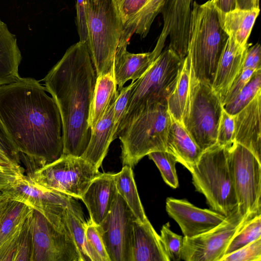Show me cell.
Returning <instances> with one entry per match:
<instances>
[{
  "label": "cell",
  "mask_w": 261,
  "mask_h": 261,
  "mask_svg": "<svg viewBox=\"0 0 261 261\" xmlns=\"http://www.w3.org/2000/svg\"><path fill=\"white\" fill-rule=\"evenodd\" d=\"M164 0H147L125 33L120 37L119 46L127 47L132 35L136 33L141 38L148 34L156 16L160 13Z\"/></svg>",
  "instance_id": "cell-30"
},
{
  "label": "cell",
  "mask_w": 261,
  "mask_h": 261,
  "mask_svg": "<svg viewBox=\"0 0 261 261\" xmlns=\"http://www.w3.org/2000/svg\"><path fill=\"white\" fill-rule=\"evenodd\" d=\"M0 159L19 168L20 165V154L15 144L0 119Z\"/></svg>",
  "instance_id": "cell-37"
},
{
  "label": "cell",
  "mask_w": 261,
  "mask_h": 261,
  "mask_svg": "<svg viewBox=\"0 0 261 261\" xmlns=\"http://www.w3.org/2000/svg\"><path fill=\"white\" fill-rule=\"evenodd\" d=\"M249 46L250 44L241 46L231 37L228 36L211 84L212 89L220 97L221 101L241 73Z\"/></svg>",
  "instance_id": "cell-21"
},
{
  "label": "cell",
  "mask_w": 261,
  "mask_h": 261,
  "mask_svg": "<svg viewBox=\"0 0 261 261\" xmlns=\"http://www.w3.org/2000/svg\"><path fill=\"white\" fill-rule=\"evenodd\" d=\"M7 197V195H6L2 191H0V206L4 200Z\"/></svg>",
  "instance_id": "cell-48"
},
{
  "label": "cell",
  "mask_w": 261,
  "mask_h": 261,
  "mask_svg": "<svg viewBox=\"0 0 261 261\" xmlns=\"http://www.w3.org/2000/svg\"><path fill=\"white\" fill-rule=\"evenodd\" d=\"M115 174L100 173L91 182L81 199L86 206L90 220L99 225L109 212L117 194Z\"/></svg>",
  "instance_id": "cell-19"
},
{
  "label": "cell",
  "mask_w": 261,
  "mask_h": 261,
  "mask_svg": "<svg viewBox=\"0 0 261 261\" xmlns=\"http://www.w3.org/2000/svg\"><path fill=\"white\" fill-rule=\"evenodd\" d=\"M192 0H164L161 12L163 26L156 44L164 46L169 38L168 48L182 60L188 55V34Z\"/></svg>",
  "instance_id": "cell-15"
},
{
  "label": "cell",
  "mask_w": 261,
  "mask_h": 261,
  "mask_svg": "<svg viewBox=\"0 0 261 261\" xmlns=\"http://www.w3.org/2000/svg\"><path fill=\"white\" fill-rule=\"evenodd\" d=\"M64 214L81 261H91L85 233L86 222L67 208H65Z\"/></svg>",
  "instance_id": "cell-33"
},
{
  "label": "cell",
  "mask_w": 261,
  "mask_h": 261,
  "mask_svg": "<svg viewBox=\"0 0 261 261\" xmlns=\"http://www.w3.org/2000/svg\"><path fill=\"white\" fill-rule=\"evenodd\" d=\"M252 217L242 215L237 207L223 222L212 229L194 237H184L181 259L221 261L233 236Z\"/></svg>",
  "instance_id": "cell-12"
},
{
  "label": "cell",
  "mask_w": 261,
  "mask_h": 261,
  "mask_svg": "<svg viewBox=\"0 0 261 261\" xmlns=\"http://www.w3.org/2000/svg\"><path fill=\"white\" fill-rule=\"evenodd\" d=\"M24 173V169L0 164V191L9 188Z\"/></svg>",
  "instance_id": "cell-45"
},
{
  "label": "cell",
  "mask_w": 261,
  "mask_h": 261,
  "mask_svg": "<svg viewBox=\"0 0 261 261\" xmlns=\"http://www.w3.org/2000/svg\"><path fill=\"white\" fill-rule=\"evenodd\" d=\"M234 142V117L223 108L217 133V143L230 147Z\"/></svg>",
  "instance_id": "cell-40"
},
{
  "label": "cell",
  "mask_w": 261,
  "mask_h": 261,
  "mask_svg": "<svg viewBox=\"0 0 261 261\" xmlns=\"http://www.w3.org/2000/svg\"><path fill=\"white\" fill-rule=\"evenodd\" d=\"M234 117V142L246 148L260 162L261 91Z\"/></svg>",
  "instance_id": "cell-18"
},
{
  "label": "cell",
  "mask_w": 261,
  "mask_h": 261,
  "mask_svg": "<svg viewBox=\"0 0 261 261\" xmlns=\"http://www.w3.org/2000/svg\"><path fill=\"white\" fill-rule=\"evenodd\" d=\"M133 213L117 193L111 208L97 225L110 261H133Z\"/></svg>",
  "instance_id": "cell-13"
},
{
  "label": "cell",
  "mask_w": 261,
  "mask_h": 261,
  "mask_svg": "<svg viewBox=\"0 0 261 261\" xmlns=\"http://www.w3.org/2000/svg\"><path fill=\"white\" fill-rule=\"evenodd\" d=\"M163 47L158 44L150 52L134 54L127 47H118L116 52L113 74L119 91L129 80L135 81L142 76L162 52Z\"/></svg>",
  "instance_id": "cell-20"
},
{
  "label": "cell",
  "mask_w": 261,
  "mask_h": 261,
  "mask_svg": "<svg viewBox=\"0 0 261 261\" xmlns=\"http://www.w3.org/2000/svg\"><path fill=\"white\" fill-rule=\"evenodd\" d=\"M159 169L164 181L170 187L176 189L178 186V180L175 165V158L167 151H158L147 155Z\"/></svg>",
  "instance_id": "cell-34"
},
{
  "label": "cell",
  "mask_w": 261,
  "mask_h": 261,
  "mask_svg": "<svg viewBox=\"0 0 261 261\" xmlns=\"http://www.w3.org/2000/svg\"><path fill=\"white\" fill-rule=\"evenodd\" d=\"M261 69L255 71L250 81L234 99L224 105L223 109L228 114L234 115L247 106L261 91Z\"/></svg>",
  "instance_id": "cell-32"
},
{
  "label": "cell",
  "mask_w": 261,
  "mask_h": 261,
  "mask_svg": "<svg viewBox=\"0 0 261 261\" xmlns=\"http://www.w3.org/2000/svg\"><path fill=\"white\" fill-rule=\"evenodd\" d=\"M44 87L32 77L0 86V119L20 154L27 173L63 153L58 107Z\"/></svg>",
  "instance_id": "cell-1"
},
{
  "label": "cell",
  "mask_w": 261,
  "mask_h": 261,
  "mask_svg": "<svg viewBox=\"0 0 261 261\" xmlns=\"http://www.w3.org/2000/svg\"><path fill=\"white\" fill-rule=\"evenodd\" d=\"M96 78L87 43L79 41L67 49L42 80L61 115L63 154L81 156L88 146L91 132L88 120Z\"/></svg>",
  "instance_id": "cell-2"
},
{
  "label": "cell",
  "mask_w": 261,
  "mask_h": 261,
  "mask_svg": "<svg viewBox=\"0 0 261 261\" xmlns=\"http://www.w3.org/2000/svg\"><path fill=\"white\" fill-rule=\"evenodd\" d=\"M219 22L228 36L241 46H246L248 38L259 13V8L243 9L236 8L222 12L217 7Z\"/></svg>",
  "instance_id": "cell-25"
},
{
  "label": "cell",
  "mask_w": 261,
  "mask_h": 261,
  "mask_svg": "<svg viewBox=\"0 0 261 261\" xmlns=\"http://www.w3.org/2000/svg\"><path fill=\"white\" fill-rule=\"evenodd\" d=\"M136 84V81H132L129 85L123 87L118 91V95L116 99L113 110V140L118 137V131L125 115L129 98Z\"/></svg>",
  "instance_id": "cell-38"
},
{
  "label": "cell",
  "mask_w": 261,
  "mask_h": 261,
  "mask_svg": "<svg viewBox=\"0 0 261 261\" xmlns=\"http://www.w3.org/2000/svg\"><path fill=\"white\" fill-rule=\"evenodd\" d=\"M115 181L117 193L124 199L135 218L144 222L148 218L139 196L132 168L123 166L121 170L115 174Z\"/></svg>",
  "instance_id": "cell-29"
},
{
  "label": "cell",
  "mask_w": 261,
  "mask_h": 261,
  "mask_svg": "<svg viewBox=\"0 0 261 261\" xmlns=\"http://www.w3.org/2000/svg\"><path fill=\"white\" fill-rule=\"evenodd\" d=\"M0 164H3V165H9V166H12V167H14L17 168V167H14V166H12V165H10V164H8V163H6V162H5L3 161H2V160H1V159H0ZM19 169H24V168H19Z\"/></svg>",
  "instance_id": "cell-49"
},
{
  "label": "cell",
  "mask_w": 261,
  "mask_h": 261,
  "mask_svg": "<svg viewBox=\"0 0 261 261\" xmlns=\"http://www.w3.org/2000/svg\"><path fill=\"white\" fill-rule=\"evenodd\" d=\"M85 233L91 261H110L97 225L89 220L85 224Z\"/></svg>",
  "instance_id": "cell-35"
},
{
  "label": "cell",
  "mask_w": 261,
  "mask_h": 261,
  "mask_svg": "<svg viewBox=\"0 0 261 261\" xmlns=\"http://www.w3.org/2000/svg\"><path fill=\"white\" fill-rule=\"evenodd\" d=\"M32 213L33 211L25 222L14 255L13 261H30L32 248L31 223Z\"/></svg>",
  "instance_id": "cell-41"
},
{
  "label": "cell",
  "mask_w": 261,
  "mask_h": 261,
  "mask_svg": "<svg viewBox=\"0 0 261 261\" xmlns=\"http://www.w3.org/2000/svg\"><path fill=\"white\" fill-rule=\"evenodd\" d=\"M228 35L221 27L213 0L193 3L188 34V54L193 77L212 84Z\"/></svg>",
  "instance_id": "cell-3"
},
{
  "label": "cell",
  "mask_w": 261,
  "mask_h": 261,
  "mask_svg": "<svg viewBox=\"0 0 261 261\" xmlns=\"http://www.w3.org/2000/svg\"><path fill=\"white\" fill-rule=\"evenodd\" d=\"M229 158L238 211L243 216L261 214V162L236 142L229 148Z\"/></svg>",
  "instance_id": "cell-10"
},
{
  "label": "cell",
  "mask_w": 261,
  "mask_h": 261,
  "mask_svg": "<svg viewBox=\"0 0 261 261\" xmlns=\"http://www.w3.org/2000/svg\"><path fill=\"white\" fill-rule=\"evenodd\" d=\"M160 236L170 261L181 260L183 237L173 232L169 222L163 225Z\"/></svg>",
  "instance_id": "cell-36"
},
{
  "label": "cell",
  "mask_w": 261,
  "mask_h": 261,
  "mask_svg": "<svg viewBox=\"0 0 261 261\" xmlns=\"http://www.w3.org/2000/svg\"><path fill=\"white\" fill-rule=\"evenodd\" d=\"M87 43L96 75L113 72L121 22L115 0H88Z\"/></svg>",
  "instance_id": "cell-7"
},
{
  "label": "cell",
  "mask_w": 261,
  "mask_h": 261,
  "mask_svg": "<svg viewBox=\"0 0 261 261\" xmlns=\"http://www.w3.org/2000/svg\"><path fill=\"white\" fill-rule=\"evenodd\" d=\"M182 64L183 61L167 48L161 53L147 71L136 80L118 134L147 107L155 103L167 104Z\"/></svg>",
  "instance_id": "cell-6"
},
{
  "label": "cell",
  "mask_w": 261,
  "mask_h": 261,
  "mask_svg": "<svg viewBox=\"0 0 261 261\" xmlns=\"http://www.w3.org/2000/svg\"><path fill=\"white\" fill-rule=\"evenodd\" d=\"M100 172L81 156L62 154L58 160L25 175L47 189L81 199Z\"/></svg>",
  "instance_id": "cell-8"
},
{
  "label": "cell",
  "mask_w": 261,
  "mask_h": 261,
  "mask_svg": "<svg viewBox=\"0 0 261 261\" xmlns=\"http://www.w3.org/2000/svg\"><path fill=\"white\" fill-rule=\"evenodd\" d=\"M21 59L16 35L0 19V86L13 83L20 77L18 67Z\"/></svg>",
  "instance_id": "cell-26"
},
{
  "label": "cell",
  "mask_w": 261,
  "mask_h": 261,
  "mask_svg": "<svg viewBox=\"0 0 261 261\" xmlns=\"http://www.w3.org/2000/svg\"><path fill=\"white\" fill-rule=\"evenodd\" d=\"M166 210L179 226L184 237L192 238L221 224L226 216L214 210L198 207L186 199L167 198Z\"/></svg>",
  "instance_id": "cell-16"
},
{
  "label": "cell",
  "mask_w": 261,
  "mask_h": 261,
  "mask_svg": "<svg viewBox=\"0 0 261 261\" xmlns=\"http://www.w3.org/2000/svg\"><path fill=\"white\" fill-rule=\"evenodd\" d=\"M261 238L224 255L221 261H260Z\"/></svg>",
  "instance_id": "cell-42"
},
{
  "label": "cell",
  "mask_w": 261,
  "mask_h": 261,
  "mask_svg": "<svg viewBox=\"0 0 261 261\" xmlns=\"http://www.w3.org/2000/svg\"><path fill=\"white\" fill-rule=\"evenodd\" d=\"M222 110L221 99L211 84L197 81L192 75L189 110L182 124L203 151L217 143Z\"/></svg>",
  "instance_id": "cell-9"
},
{
  "label": "cell",
  "mask_w": 261,
  "mask_h": 261,
  "mask_svg": "<svg viewBox=\"0 0 261 261\" xmlns=\"http://www.w3.org/2000/svg\"><path fill=\"white\" fill-rule=\"evenodd\" d=\"M166 151L171 153L177 162L190 172L203 151L190 136L184 125L172 117L167 136Z\"/></svg>",
  "instance_id": "cell-23"
},
{
  "label": "cell",
  "mask_w": 261,
  "mask_h": 261,
  "mask_svg": "<svg viewBox=\"0 0 261 261\" xmlns=\"http://www.w3.org/2000/svg\"><path fill=\"white\" fill-rule=\"evenodd\" d=\"M33 211L8 196L0 206V261H13L25 222Z\"/></svg>",
  "instance_id": "cell-17"
},
{
  "label": "cell",
  "mask_w": 261,
  "mask_h": 261,
  "mask_svg": "<svg viewBox=\"0 0 261 261\" xmlns=\"http://www.w3.org/2000/svg\"><path fill=\"white\" fill-rule=\"evenodd\" d=\"M2 191L10 199L24 203L38 211L46 219L52 216L60 207L63 206L85 220L81 206L73 197L43 188L25 175Z\"/></svg>",
  "instance_id": "cell-14"
},
{
  "label": "cell",
  "mask_w": 261,
  "mask_h": 261,
  "mask_svg": "<svg viewBox=\"0 0 261 261\" xmlns=\"http://www.w3.org/2000/svg\"><path fill=\"white\" fill-rule=\"evenodd\" d=\"M88 0H76V24L80 41L87 43L88 30L87 25Z\"/></svg>",
  "instance_id": "cell-43"
},
{
  "label": "cell",
  "mask_w": 261,
  "mask_h": 261,
  "mask_svg": "<svg viewBox=\"0 0 261 261\" xmlns=\"http://www.w3.org/2000/svg\"><path fill=\"white\" fill-rule=\"evenodd\" d=\"M216 7L222 12H228L236 8V0H213Z\"/></svg>",
  "instance_id": "cell-47"
},
{
  "label": "cell",
  "mask_w": 261,
  "mask_h": 261,
  "mask_svg": "<svg viewBox=\"0 0 261 261\" xmlns=\"http://www.w3.org/2000/svg\"><path fill=\"white\" fill-rule=\"evenodd\" d=\"M121 22L120 37L125 33L147 0H115Z\"/></svg>",
  "instance_id": "cell-39"
},
{
  "label": "cell",
  "mask_w": 261,
  "mask_h": 261,
  "mask_svg": "<svg viewBox=\"0 0 261 261\" xmlns=\"http://www.w3.org/2000/svg\"><path fill=\"white\" fill-rule=\"evenodd\" d=\"M116 99L94 127L91 129L89 143L81 156L97 169L101 166L107 154L109 146L114 141L113 116Z\"/></svg>",
  "instance_id": "cell-24"
},
{
  "label": "cell",
  "mask_w": 261,
  "mask_h": 261,
  "mask_svg": "<svg viewBox=\"0 0 261 261\" xmlns=\"http://www.w3.org/2000/svg\"><path fill=\"white\" fill-rule=\"evenodd\" d=\"M192 75L190 58L188 54L183 61L176 84L167 104L171 117L182 124L189 110Z\"/></svg>",
  "instance_id": "cell-27"
},
{
  "label": "cell",
  "mask_w": 261,
  "mask_h": 261,
  "mask_svg": "<svg viewBox=\"0 0 261 261\" xmlns=\"http://www.w3.org/2000/svg\"><path fill=\"white\" fill-rule=\"evenodd\" d=\"M117 88L113 72L97 76L88 120L91 130L117 98Z\"/></svg>",
  "instance_id": "cell-28"
},
{
  "label": "cell",
  "mask_w": 261,
  "mask_h": 261,
  "mask_svg": "<svg viewBox=\"0 0 261 261\" xmlns=\"http://www.w3.org/2000/svg\"><path fill=\"white\" fill-rule=\"evenodd\" d=\"M261 238V214L248 219L230 240L225 255Z\"/></svg>",
  "instance_id": "cell-31"
},
{
  "label": "cell",
  "mask_w": 261,
  "mask_h": 261,
  "mask_svg": "<svg viewBox=\"0 0 261 261\" xmlns=\"http://www.w3.org/2000/svg\"><path fill=\"white\" fill-rule=\"evenodd\" d=\"M133 261H170L160 236L147 219L133 221Z\"/></svg>",
  "instance_id": "cell-22"
},
{
  "label": "cell",
  "mask_w": 261,
  "mask_h": 261,
  "mask_svg": "<svg viewBox=\"0 0 261 261\" xmlns=\"http://www.w3.org/2000/svg\"><path fill=\"white\" fill-rule=\"evenodd\" d=\"M243 69H250L254 71L261 69V47L258 43L247 48Z\"/></svg>",
  "instance_id": "cell-46"
},
{
  "label": "cell",
  "mask_w": 261,
  "mask_h": 261,
  "mask_svg": "<svg viewBox=\"0 0 261 261\" xmlns=\"http://www.w3.org/2000/svg\"><path fill=\"white\" fill-rule=\"evenodd\" d=\"M172 117L167 103L145 108L118 134L121 143L122 165L132 168L150 152L166 151Z\"/></svg>",
  "instance_id": "cell-5"
},
{
  "label": "cell",
  "mask_w": 261,
  "mask_h": 261,
  "mask_svg": "<svg viewBox=\"0 0 261 261\" xmlns=\"http://www.w3.org/2000/svg\"><path fill=\"white\" fill-rule=\"evenodd\" d=\"M30 261H81L68 226L59 228L33 209Z\"/></svg>",
  "instance_id": "cell-11"
},
{
  "label": "cell",
  "mask_w": 261,
  "mask_h": 261,
  "mask_svg": "<svg viewBox=\"0 0 261 261\" xmlns=\"http://www.w3.org/2000/svg\"><path fill=\"white\" fill-rule=\"evenodd\" d=\"M255 71L243 69L241 73L231 84L227 93L221 100L222 106L231 102L250 81Z\"/></svg>",
  "instance_id": "cell-44"
},
{
  "label": "cell",
  "mask_w": 261,
  "mask_h": 261,
  "mask_svg": "<svg viewBox=\"0 0 261 261\" xmlns=\"http://www.w3.org/2000/svg\"><path fill=\"white\" fill-rule=\"evenodd\" d=\"M229 148L216 143L204 150L192 171L196 190L213 210L227 216L237 207Z\"/></svg>",
  "instance_id": "cell-4"
}]
</instances>
